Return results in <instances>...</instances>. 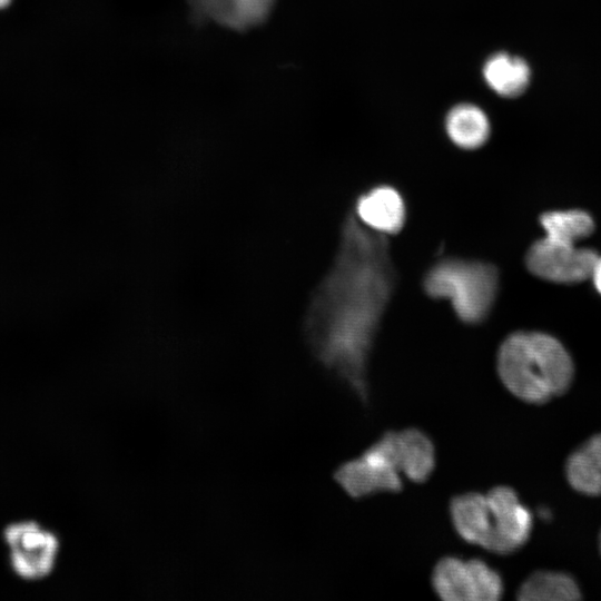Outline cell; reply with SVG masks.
I'll return each mask as SVG.
<instances>
[{
    "label": "cell",
    "instance_id": "cell-6",
    "mask_svg": "<svg viewBox=\"0 0 601 601\" xmlns=\"http://www.w3.org/2000/svg\"><path fill=\"white\" fill-rule=\"evenodd\" d=\"M10 549L13 571L26 580H38L51 573L57 558V536L35 522L9 525L3 533Z\"/></svg>",
    "mask_w": 601,
    "mask_h": 601
},
{
    "label": "cell",
    "instance_id": "cell-7",
    "mask_svg": "<svg viewBox=\"0 0 601 601\" xmlns=\"http://www.w3.org/2000/svg\"><path fill=\"white\" fill-rule=\"evenodd\" d=\"M370 447L414 483L425 482L435 469V447L420 428L383 433Z\"/></svg>",
    "mask_w": 601,
    "mask_h": 601
},
{
    "label": "cell",
    "instance_id": "cell-15",
    "mask_svg": "<svg viewBox=\"0 0 601 601\" xmlns=\"http://www.w3.org/2000/svg\"><path fill=\"white\" fill-rule=\"evenodd\" d=\"M540 221L545 237L568 244H577L594 229L591 216L579 209L548 211L541 216Z\"/></svg>",
    "mask_w": 601,
    "mask_h": 601
},
{
    "label": "cell",
    "instance_id": "cell-8",
    "mask_svg": "<svg viewBox=\"0 0 601 601\" xmlns=\"http://www.w3.org/2000/svg\"><path fill=\"white\" fill-rule=\"evenodd\" d=\"M486 497L492 515V540L487 551L506 555L523 548L531 536L533 516L514 489L492 487Z\"/></svg>",
    "mask_w": 601,
    "mask_h": 601
},
{
    "label": "cell",
    "instance_id": "cell-18",
    "mask_svg": "<svg viewBox=\"0 0 601 601\" xmlns=\"http://www.w3.org/2000/svg\"><path fill=\"white\" fill-rule=\"evenodd\" d=\"M597 290L601 294V257H598L591 277Z\"/></svg>",
    "mask_w": 601,
    "mask_h": 601
},
{
    "label": "cell",
    "instance_id": "cell-5",
    "mask_svg": "<svg viewBox=\"0 0 601 601\" xmlns=\"http://www.w3.org/2000/svg\"><path fill=\"white\" fill-rule=\"evenodd\" d=\"M598 257L594 250L544 237L529 248L525 263L542 279L572 284L591 277Z\"/></svg>",
    "mask_w": 601,
    "mask_h": 601
},
{
    "label": "cell",
    "instance_id": "cell-3",
    "mask_svg": "<svg viewBox=\"0 0 601 601\" xmlns=\"http://www.w3.org/2000/svg\"><path fill=\"white\" fill-rule=\"evenodd\" d=\"M497 286L495 266L457 258L439 262L424 278L427 295L447 298L456 316L466 324H477L489 315Z\"/></svg>",
    "mask_w": 601,
    "mask_h": 601
},
{
    "label": "cell",
    "instance_id": "cell-17",
    "mask_svg": "<svg viewBox=\"0 0 601 601\" xmlns=\"http://www.w3.org/2000/svg\"><path fill=\"white\" fill-rule=\"evenodd\" d=\"M583 446L592 455L599 467L601 469V433L594 434L583 443Z\"/></svg>",
    "mask_w": 601,
    "mask_h": 601
},
{
    "label": "cell",
    "instance_id": "cell-14",
    "mask_svg": "<svg viewBox=\"0 0 601 601\" xmlns=\"http://www.w3.org/2000/svg\"><path fill=\"white\" fill-rule=\"evenodd\" d=\"M450 139L464 149L481 147L490 136V122L477 106L461 104L450 110L445 121Z\"/></svg>",
    "mask_w": 601,
    "mask_h": 601
},
{
    "label": "cell",
    "instance_id": "cell-20",
    "mask_svg": "<svg viewBox=\"0 0 601 601\" xmlns=\"http://www.w3.org/2000/svg\"><path fill=\"white\" fill-rule=\"evenodd\" d=\"M599 543H600V550H601V532H600V541H599Z\"/></svg>",
    "mask_w": 601,
    "mask_h": 601
},
{
    "label": "cell",
    "instance_id": "cell-9",
    "mask_svg": "<svg viewBox=\"0 0 601 601\" xmlns=\"http://www.w3.org/2000/svg\"><path fill=\"white\" fill-rule=\"evenodd\" d=\"M334 477L353 499L382 492L396 493L403 486L398 472L368 449L342 464Z\"/></svg>",
    "mask_w": 601,
    "mask_h": 601
},
{
    "label": "cell",
    "instance_id": "cell-2",
    "mask_svg": "<svg viewBox=\"0 0 601 601\" xmlns=\"http://www.w3.org/2000/svg\"><path fill=\"white\" fill-rule=\"evenodd\" d=\"M497 373L512 395L540 405L569 390L574 366L568 351L551 335L518 332L499 348Z\"/></svg>",
    "mask_w": 601,
    "mask_h": 601
},
{
    "label": "cell",
    "instance_id": "cell-13",
    "mask_svg": "<svg viewBox=\"0 0 601 601\" xmlns=\"http://www.w3.org/2000/svg\"><path fill=\"white\" fill-rule=\"evenodd\" d=\"M520 601H570L581 598L575 579L564 572L535 571L518 589Z\"/></svg>",
    "mask_w": 601,
    "mask_h": 601
},
{
    "label": "cell",
    "instance_id": "cell-19",
    "mask_svg": "<svg viewBox=\"0 0 601 601\" xmlns=\"http://www.w3.org/2000/svg\"><path fill=\"white\" fill-rule=\"evenodd\" d=\"M12 0H0V10L7 8Z\"/></svg>",
    "mask_w": 601,
    "mask_h": 601
},
{
    "label": "cell",
    "instance_id": "cell-11",
    "mask_svg": "<svg viewBox=\"0 0 601 601\" xmlns=\"http://www.w3.org/2000/svg\"><path fill=\"white\" fill-rule=\"evenodd\" d=\"M356 214L370 229L380 234H395L403 227L405 206L394 188L381 186L358 198Z\"/></svg>",
    "mask_w": 601,
    "mask_h": 601
},
{
    "label": "cell",
    "instance_id": "cell-4",
    "mask_svg": "<svg viewBox=\"0 0 601 601\" xmlns=\"http://www.w3.org/2000/svg\"><path fill=\"white\" fill-rule=\"evenodd\" d=\"M431 581L444 601H496L504 592L500 572L479 558L443 556L435 564Z\"/></svg>",
    "mask_w": 601,
    "mask_h": 601
},
{
    "label": "cell",
    "instance_id": "cell-12",
    "mask_svg": "<svg viewBox=\"0 0 601 601\" xmlns=\"http://www.w3.org/2000/svg\"><path fill=\"white\" fill-rule=\"evenodd\" d=\"M483 77L493 91L511 98L525 90L531 72L522 58L500 52L486 60L483 67Z\"/></svg>",
    "mask_w": 601,
    "mask_h": 601
},
{
    "label": "cell",
    "instance_id": "cell-10",
    "mask_svg": "<svg viewBox=\"0 0 601 601\" xmlns=\"http://www.w3.org/2000/svg\"><path fill=\"white\" fill-rule=\"evenodd\" d=\"M450 516L462 540L489 550L492 540V515L485 494L466 492L453 496L450 502Z\"/></svg>",
    "mask_w": 601,
    "mask_h": 601
},
{
    "label": "cell",
    "instance_id": "cell-16",
    "mask_svg": "<svg viewBox=\"0 0 601 601\" xmlns=\"http://www.w3.org/2000/svg\"><path fill=\"white\" fill-rule=\"evenodd\" d=\"M565 476L577 492L588 496L601 495V469L583 444L569 455Z\"/></svg>",
    "mask_w": 601,
    "mask_h": 601
},
{
    "label": "cell",
    "instance_id": "cell-1",
    "mask_svg": "<svg viewBox=\"0 0 601 601\" xmlns=\"http://www.w3.org/2000/svg\"><path fill=\"white\" fill-rule=\"evenodd\" d=\"M394 285L384 234L364 228L349 214L336 262L314 298L308 328L321 361L364 403L368 355Z\"/></svg>",
    "mask_w": 601,
    "mask_h": 601
}]
</instances>
